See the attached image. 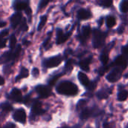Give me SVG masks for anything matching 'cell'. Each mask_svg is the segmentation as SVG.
<instances>
[{"label": "cell", "mask_w": 128, "mask_h": 128, "mask_svg": "<svg viewBox=\"0 0 128 128\" xmlns=\"http://www.w3.org/2000/svg\"><path fill=\"white\" fill-rule=\"evenodd\" d=\"M86 100H80L78 102L77 106H76L77 110H83V107L86 106Z\"/></svg>", "instance_id": "35"}, {"label": "cell", "mask_w": 128, "mask_h": 128, "mask_svg": "<svg viewBox=\"0 0 128 128\" xmlns=\"http://www.w3.org/2000/svg\"><path fill=\"white\" fill-rule=\"evenodd\" d=\"M47 19H48V16L47 14H45V15H43L40 16V21L38 24V27H37V30L38 32L41 31V29L45 26L46 22H47Z\"/></svg>", "instance_id": "19"}, {"label": "cell", "mask_w": 128, "mask_h": 128, "mask_svg": "<svg viewBox=\"0 0 128 128\" xmlns=\"http://www.w3.org/2000/svg\"><path fill=\"white\" fill-rule=\"evenodd\" d=\"M92 109L90 108H85L82 110L80 113V118L81 119H87L92 115Z\"/></svg>", "instance_id": "21"}, {"label": "cell", "mask_w": 128, "mask_h": 128, "mask_svg": "<svg viewBox=\"0 0 128 128\" xmlns=\"http://www.w3.org/2000/svg\"><path fill=\"white\" fill-rule=\"evenodd\" d=\"M69 128L68 127H64V128Z\"/></svg>", "instance_id": "44"}, {"label": "cell", "mask_w": 128, "mask_h": 128, "mask_svg": "<svg viewBox=\"0 0 128 128\" xmlns=\"http://www.w3.org/2000/svg\"><path fill=\"white\" fill-rule=\"evenodd\" d=\"M32 74L33 75V76H34V77H38V76H39V70H38V68H34L32 69Z\"/></svg>", "instance_id": "36"}, {"label": "cell", "mask_w": 128, "mask_h": 128, "mask_svg": "<svg viewBox=\"0 0 128 128\" xmlns=\"http://www.w3.org/2000/svg\"><path fill=\"white\" fill-rule=\"evenodd\" d=\"M92 56H90V57H88L86 58L81 60L79 62V65L81 68V69H82L83 70H86V71H88L89 70V64L92 62Z\"/></svg>", "instance_id": "17"}, {"label": "cell", "mask_w": 128, "mask_h": 128, "mask_svg": "<svg viewBox=\"0 0 128 128\" xmlns=\"http://www.w3.org/2000/svg\"><path fill=\"white\" fill-rule=\"evenodd\" d=\"M29 75V72H28V70L26 68H22L21 70H20V74H18V76L16 77L15 79V81L17 82L18 80H20L21 79H23V78H26L27 76H28Z\"/></svg>", "instance_id": "20"}, {"label": "cell", "mask_w": 128, "mask_h": 128, "mask_svg": "<svg viewBox=\"0 0 128 128\" xmlns=\"http://www.w3.org/2000/svg\"><path fill=\"white\" fill-rule=\"evenodd\" d=\"M113 0H99L98 4L101 6L106 7V8H110L112 5Z\"/></svg>", "instance_id": "31"}, {"label": "cell", "mask_w": 128, "mask_h": 128, "mask_svg": "<svg viewBox=\"0 0 128 128\" xmlns=\"http://www.w3.org/2000/svg\"><path fill=\"white\" fill-rule=\"evenodd\" d=\"M52 31L49 32V33L47 34V37H46V38L44 40V43H43V46H44V47L46 48V46H48V44H49V43H50V38H51V37H52Z\"/></svg>", "instance_id": "33"}, {"label": "cell", "mask_w": 128, "mask_h": 128, "mask_svg": "<svg viewBox=\"0 0 128 128\" xmlns=\"http://www.w3.org/2000/svg\"><path fill=\"white\" fill-rule=\"evenodd\" d=\"M51 1L52 0H40V2L38 3V5L37 13L36 14H38L40 10H42L44 8H45Z\"/></svg>", "instance_id": "23"}, {"label": "cell", "mask_w": 128, "mask_h": 128, "mask_svg": "<svg viewBox=\"0 0 128 128\" xmlns=\"http://www.w3.org/2000/svg\"><path fill=\"white\" fill-rule=\"evenodd\" d=\"M9 35V29L4 28L0 32V49L4 48L6 46V44L8 39Z\"/></svg>", "instance_id": "15"}, {"label": "cell", "mask_w": 128, "mask_h": 128, "mask_svg": "<svg viewBox=\"0 0 128 128\" xmlns=\"http://www.w3.org/2000/svg\"><path fill=\"white\" fill-rule=\"evenodd\" d=\"M104 128H111V127L110 126V124L108 123H104Z\"/></svg>", "instance_id": "42"}, {"label": "cell", "mask_w": 128, "mask_h": 128, "mask_svg": "<svg viewBox=\"0 0 128 128\" xmlns=\"http://www.w3.org/2000/svg\"><path fill=\"white\" fill-rule=\"evenodd\" d=\"M16 128V126H15V124H13V123H11V122H9V123L6 124L4 126V128Z\"/></svg>", "instance_id": "39"}, {"label": "cell", "mask_w": 128, "mask_h": 128, "mask_svg": "<svg viewBox=\"0 0 128 128\" xmlns=\"http://www.w3.org/2000/svg\"><path fill=\"white\" fill-rule=\"evenodd\" d=\"M27 20L26 18L24 17L22 22H21V24L20 25V26L17 28H18V32H25L28 30V22H27Z\"/></svg>", "instance_id": "24"}, {"label": "cell", "mask_w": 128, "mask_h": 128, "mask_svg": "<svg viewBox=\"0 0 128 128\" xmlns=\"http://www.w3.org/2000/svg\"><path fill=\"white\" fill-rule=\"evenodd\" d=\"M13 118L16 122L24 124L26 121V113L23 109H19L14 112Z\"/></svg>", "instance_id": "12"}, {"label": "cell", "mask_w": 128, "mask_h": 128, "mask_svg": "<svg viewBox=\"0 0 128 128\" xmlns=\"http://www.w3.org/2000/svg\"><path fill=\"white\" fill-rule=\"evenodd\" d=\"M107 69H108V67H102V68H100V70H99V73H100V74L102 76V75H104V73L107 70Z\"/></svg>", "instance_id": "38"}, {"label": "cell", "mask_w": 128, "mask_h": 128, "mask_svg": "<svg viewBox=\"0 0 128 128\" xmlns=\"http://www.w3.org/2000/svg\"><path fill=\"white\" fill-rule=\"evenodd\" d=\"M128 97V92L126 90L121 91L118 94V100L119 101H124Z\"/></svg>", "instance_id": "30"}, {"label": "cell", "mask_w": 128, "mask_h": 128, "mask_svg": "<svg viewBox=\"0 0 128 128\" xmlns=\"http://www.w3.org/2000/svg\"><path fill=\"white\" fill-rule=\"evenodd\" d=\"M4 78L2 77V76H0V86L4 85Z\"/></svg>", "instance_id": "41"}, {"label": "cell", "mask_w": 128, "mask_h": 128, "mask_svg": "<svg viewBox=\"0 0 128 128\" xmlns=\"http://www.w3.org/2000/svg\"><path fill=\"white\" fill-rule=\"evenodd\" d=\"M63 60L62 56L58 55L56 56H52L47 58H45L42 62V65L45 68H52L58 66Z\"/></svg>", "instance_id": "5"}, {"label": "cell", "mask_w": 128, "mask_h": 128, "mask_svg": "<svg viewBox=\"0 0 128 128\" xmlns=\"http://www.w3.org/2000/svg\"><path fill=\"white\" fill-rule=\"evenodd\" d=\"M78 79H79L80 83H81L82 86H86V88L89 86V84H90L89 79H88V77L87 76V75L85 74L84 73H82V72H79V74H78Z\"/></svg>", "instance_id": "18"}, {"label": "cell", "mask_w": 128, "mask_h": 128, "mask_svg": "<svg viewBox=\"0 0 128 128\" xmlns=\"http://www.w3.org/2000/svg\"><path fill=\"white\" fill-rule=\"evenodd\" d=\"M44 112H45V110H43V108H42V104L38 100L34 101L32 106V115H31L32 116H31V118H32L33 116L42 115Z\"/></svg>", "instance_id": "10"}, {"label": "cell", "mask_w": 128, "mask_h": 128, "mask_svg": "<svg viewBox=\"0 0 128 128\" xmlns=\"http://www.w3.org/2000/svg\"><path fill=\"white\" fill-rule=\"evenodd\" d=\"M106 33L103 32L99 29H94L93 31V46L96 49L102 47L106 38Z\"/></svg>", "instance_id": "4"}, {"label": "cell", "mask_w": 128, "mask_h": 128, "mask_svg": "<svg viewBox=\"0 0 128 128\" xmlns=\"http://www.w3.org/2000/svg\"><path fill=\"white\" fill-rule=\"evenodd\" d=\"M72 31L64 32L61 28H56V44H64L71 35Z\"/></svg>", "instance_id": "7"}, {"label": "cell", "mask_w": 128, "mask_h": 128, "mask_svg": "<svg viewBox=\"0 0 128 128\" xmlns=\"http://www.w3.org/2000/svg\"><path fill=\"white\" fill-rule=\"evenodd\" d=\"M122 71H123V70L122 68L116 67L106 76V80L110 82H115L118 81L122 77Z\"/></svg>", "instance_id": "8"}, {"label": "cell", "mask_w": 128, "mask_h": 128, "mask_svg": "<svg viewBox=\"0 0 128 128\" xmlns=\"http://www.w3.org/2000/svg\"><path fill=\"white\" fill-rule=\"evenodd\" d=\"M74 64V61L73 59L68 60L66 64H65V69H66V70H70L73 68Z\"/></svg>", "instance_id": "34"}, {"label": "cell", "mask_w": 128, "mask_h": 128, "mask_svg": "<svg viewBox=\"0 0 128 128\" xmlns=\"http://www.w3.org/2000/svg\"></svg>", "instance_id": "47"}, {"label": "cell", "mask_w": 128, "mask_h": 128, "mask_svg": "<svg viewBox=\"0 0 128 128\" xmlns=\"http://www.w3.org/2000/svg\"><path fill=\"white\" fill-rule=\"evenodd\" d=\"M102 22H103V18H101L100 20V25H102Z\"/></svg>", "instance_id": "43"}, {"label": "cell", "mask_w": 128, "mask_h": 128, "mask_svg": "<svg viewBox=\"0 0 128 128\" xmlns=\"http://www.w3.org/2000/svg\"><path fill=\"white\" fill-rule=\"evenodd\" d=\"M0 109L4 112H10V111H11L13 110V106L9 103L4 102V103H2L0 104Z\"/></svg>", "instance_id": "28"}, {"label": "cell", "mask_w": 128, "mask_h": 128, "mask_svg": "<svg viewBox=\"0 0 128 128\" xmlns=\"http://www.w3.org/2000/svg\"><path fill=\"white\" fill-rule=\"evenodd\" d=\"M122 53H123V56H125L128 59V46H125L124 47H122Z\"/></svg>", "instance_id": "37"}, {"label": "cell", "mask_w": 128, "mask_h": 128, "mask_svg": "<svg viewBox=\"0 0 128 128\" xmlns=\"http://www.w3.org/2000/svg\"><path fill=\"white\" fill-rule=\"evenodd\" d=\"M111 92H110V90L108 89H105V88H103L101 90H100L98 93H97V97L100 99V100H103V99H106L110 94Z\"/></svg>", "instance_id": "22"}, {"label": "cell", "mask_w": 128, "mask_h": 128, "mask_svg": "<svg viewBox=\"0 0 128 128\" xmlns=\"http://www.w3.org/2000/svg\"><path fill=\"white\" fill-rule=\"evenodd\" d=\"M91 16H92V13L86 9L81 8L77 11V17L80 20H88V19L91 18Z\"/></svg>", "instance_id": "16"}, {"label": "cell", "mask_w": 128, "mask_h": 128, "mask_svg": "<svg viewBox=\"0 0 128 128\" xmlns=\"http://www.w3.org/2000/svg\"></svg>", "instance_id": "46"}, {"label": "cell", "mask_w": 128, "mask_h": 128, "mask_svg": "<svg viewBox=\"0 0 128 128\" xmlns=\"http://www.w3.org/2000/svg\"><path fill=\"white\" fill-rule=\"evenodd\" d=\"M125 128H128V124L126 126V127H125Z\"/></svg>", "instance_id": "45"}, {"label": "cell", "mask_w": 128, "mask_h": 128, "mask_svg": "<svg viewBox=\"0 0 128 128\" xmlns=\"http://www.w3.org/2000/svg\"><path fill=\"white\" fill-rule=\"evenodd\" d=\"M24 17L22 15V13L20 11H15L10 17V27L12 29L16 30L20 26L21 22H22Z\"/></svg>", "instance_id": "6"}, {"label": "cell", "mask_w": 128, "mask_h": 128, "mask_svg": "<svg viewBox=\"0 0 128 128\" xmlns=\"http://www.w3.org/2000/svg\"><path fill=\"white\" fill-rule=\"evenodd\" d=\"M108 52H109V51H107L106 50H104L102 52V53H101V55H100V59L101 62H102L104 65L106 64L107 62H108V61H109V54H108Z\"/></svg>", "instance_id": "27"}, {"label": "cell", "mask_w": 128, "mask_h": 128, "mask_svg": "<svg viewBox=\"0 0 128 128\" xmlns=\"http://www.w3.org/2000/svg\"><path fill=\"white\" fill-rule=\"evenodd\" d=\"M114 64L116 65V67L120 68H122V69L124 70L128 67V58H127L125 56H124L123 55H122V56H118L115 59Z\"/></svg>", "instance_id": "13"}, {"label": "cell", "mask_w": 128, "mask_h": 128, "mask_svg": "<svg viewBox=\"0 0 128 128\" xmlns=\"http://www.w3.org/2000/svg\"><path fill=\"white\" fill-rule=\"evenodd\" d=\"M106 26H107L108 28H112L116 24V18L114 16H109L106 17Z\"/></svg>", "instance_id": "26"}, {"label": "cell", "mask_w": 128, "mask_h": 128, "mask_svg": "<svg viewBox=\"0 0 128 128\" xmlns=\"http://www.w3.org/2000/svg\"><path fill=\"white\" fill-rule=\"evenodd\" d=\"M6 25H7V22L5 21L2 20V19H1V11H0V28H4Z\"/></svg>", "instance_id": "40"}, {"label": "cell", "mask_w": 128, "mask_h": 128, "mask_svg": "<svg viewBox=\"0 0 128 128\" xmlns=\"http://www.w3.org/2000/svg\"><path fill=\"white\" fill-rule=\"evenodd\" d=\"M56 91L60 94L74 96L78 93V88L72 82L62 81L56 87Z\"/></svg>", "instance_id": "2"}, {"label": "cell", "mask_w": 128, "mask_h": 128, "mask_svg": "<svg viewBox=\"0 0 128 128\" xmlns=\"http://www.w3.org/2000/svg\"><path fill=\"white\" fill-rule=\"evenodd\" d=\"M63 74H58V75H56V76H52L50 80H49V86H52L56 84V82H57V80H58V78L62 75Z\"/></svg>", "instance_id": "32"}, {"label": "cell", "mask_w": 128, "mask_h": 128, "mask_svg": "<svg viewBox=\"0 0 128 128\" xmlns=\"http://www.w3.org/2000/svg\"><path fill=\"white\" fill-rule=\"evenodd\" d=\"M8 98L9 99H11L15 102H22L23 99L22 96V92L18 88H13L10 94L8 95Z\"/></svg>", "instance_id": "14"}, {"label": "cell", "mask_w": 128, "mask_h": 128, "mask_svg": "<svg viewBox=\"0 0 128 128\" xmlns=\"http://www.w3.org/2000/svg\"><path fill=\"white\" fill-rule=\"evenodd\" d=\"M9 47L10 50H13L14 49L16 46V38L14 34H12L11 35L9 36Z\"/></svg>", "instance_id": "25"}, {"label": "cell", "mask_w": 128, "mask_h": 128, "mask_svg": "<svg viewBox=\"0 0 128 128\" xmlns=\"http://www.w3.org/2000/svg\"><path fill=\"white\" fill-rule=\"evenodd\" d=\"M91 32H92V30H91V27L89 26H85L82 28L81 32L78 36V38L82 44H84L88 40V38H89V36L91 34Z\"/></svg>", "instance_id": "11"}, {"label": "cell", "mask_w": 128, "mask_h": 128, "mask_svg": "<svg viewBox=\"0 0 128 128\" xmlns=\"http://www.w3.org/2000/svg\"><path fill=\"white\" fill-rule=\"evenodd\" d=\"M35 91L40 98L45 99V98H49L51 95V88L46 86L39 85V86H36Z\"/></svg>", "instance_id": "9"}, {"label": "cell", "mask_w": 128, "mask_h": 128, "mask_svg": "<svg viewBox=\"0 0 128 128\" xmlns=\"http://www.w3.org/2000/svg\"><path fill=\"white\" fill-rule=\"evenodd\" d=\"M22 50V46L20 44L16 45V46L13 49L4 52L0 56V64H7L9 62L14 63L20 57V52Z\"/></svg>", "instance_id": "3"}, {"label": "cell", "mask_w": 128, "mask_h": 128, "mask_svg": "<svg viewBox=\"0 0 128 128\" xmlns=\"http://www.w3.org/2000/svg\"><path fill=\"white\" fill-rule=\"evenodd\" d=\"M119 8L122 13H127L128 11V0H122L120 3Z\"/></svg>", "instance_id": "29"}, {"label": "cell", "mask_w": 128, "mask_h": 128, "mask_svg": "<svg viewBox=\"0 0 128 128\" xmlns=\"http://www.w3.org/2000/svg\"><path fill=\"white\" fill-rule=\"evenodd\" d=\"M12 8L15 11H24L28 18V22L32 20V10L30 6V0H13Z\"/></svg>", "instance_id": "1"}]
</instances>
